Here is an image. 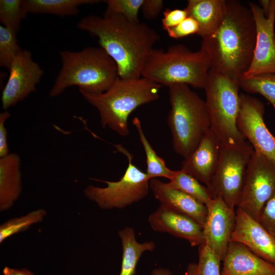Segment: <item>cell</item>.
I'll list each match as a JSON object with an SVG mask.
<instances>
[{
	"instance_id": "6da1fadb",
	"label": "cell",
	"mask_w": 275,
	"mask_h": 275,
	"mask_svg": "<svg viewBox=\"0 0 275 275\" xmlns=\"http://www.w3.org/2000/svg\"><path fill=\"white\" fill-rule=\"evenodd\" d=\"M77 26L98 38L99 46L115 62L118 76L123 79L141 77L144 66L159 39L146 23L133 22L106 10L103 16L82 18Z\"/></svg>"
},
{
	"instance_id": "7a4b0ae2",
	"label": "cell",
	"mask_w": 275,
	"mask_h": 275,
	"mask_svg": "<svg viewBox=\"0 0 275 275\" xmlns=\"http://www.w3.org/2000/svg\"><path fill=\"white\" fill-rule=\"evenodd\" d=\"M257 37L250 9L238 1L226 0L224 18L217 30L202 38L201 49L207 54L210 70L238 81L249 68Z\"/></svg>"
},
{
	"instance_id": "3957f363",
	"label": "cell",
	"mask_w": 275,
	"mask_h": 275,
	"mask_svg": "<svg viewBox=\"0 0 275 275\" xmlns=\"http://www.w3.org/2000/svg\"><path fill=\"white\" fill-rule=\"evenodd\" d=\"M62 67L49 91L55 97L67 88L76 86L79 92L98 94L107 91L118 77L114 60L101 47L80 51L61 50Z\"/></svg>"
},
{
	"instance_id": "277c9868",
	"label": "cell",
	"mask_w": 275,
	"mask_h": 275,
	"mask_svg": "<svg viewBox=\"0 0 275 275\" xmlns=\"http://www.w3.org/2000/svg\"><path fill=\"white\" fill-rule=\"evenodd\" d=\"M161 87L146 77L123 79L118 76L105 92L81 95L97 109L103 128L108 127L126 136L129 134L128 120L130 114L139 106L157 100Z\"/></svg>"
},
{
	"instance_id": "5b68a950",
	"label": "cell",
	"mask_w": 275,
	"mask_h": 275,
	"mask_svg": "<svg viewBox=\"0 0 275 275\" xmlns=\"http://www.w3.org/2000/svg\"><path fill=\"white\" fill-rule=\"evenodd\" d=\"M171 109L167 122L174 150L184 159L195 150L210 128L205 101L186 84L169 87Z\"/></svg>"
},
{
	"instance_id": "8992f818",
	"label": "cell",
	"mask_w": 275,
	"mask_h": 275,
	"mask_svg": "<svg viewBox=\"0 0 275 275\" xmlns=\"http://www.w3.org/2000/svg\"><path fill=\"white\" fill-rule=\"evenodd\" d=\"M210 70L207 53L202 49L192 51L182 44L170 46L164 51L154 49L147 60L142 76L168 87L186 84L204 89Z\"/></svg>"
},
{
	"instance_id": "52a82bcc",
	"label": "cell",
	"mask_w": 275,
	"mask_h": 275,
	"mask_svg": "<svg viewBox=\"0 0 275 275\" xmlns=\"http://www.w3.org/2000/svg\"><path fill=\"white\" fill-rule=\"evenodd\" d=\"M238 81L210 70L204 88L205 103L210 119V128L221 145H234L246 141L239 131L237 120L239 109Z\"/></svg>"
},
{
	"instance_id": "ba28073f",
	"label": "cell",
	"mask_w": 275,
	"mask_h": 275,
	"mask_svg": "<svg viewBox=\"0 0 275 275\" xmlns=\"http://www.w3.org/2000/svg\"><path fill=\"white\" fill-rule=\"evenodd\" d=\"M118 151L124 154L128 165L122 177L117 181L92 179L105 183L104 187L93 185L84 190L86 196L104 209H123L145 198L148 194L150 179L132 163L133 156L121 145H116Z\"/></svg>"
},
{
	"instance_id": "9c48e42d",
	"label": "cell",
	"mask_w": 275,
	"mask_h": 275,
	"mask_svg": "<svg viewBox=\"0 0 275 275\" xmlns=\"http://www.w3.org/2000/svg\"><path fill=\"white\" fill-rule=\"evenodd\" d=\"M254 151L246 141L237 145H221L218 163L207 186L212 198L221 197L230 208L237 207Z\"/></svg>"
},
{
	"instance_id": "30bf717a",
	"label": "cell",
	"mask_w": 275,
	"mask_h": 275,
	"mask_svg": "<svg viewBox=\"0 0 275 275\" xmlns=\"http://www.w3.org/2000/svg\"><path fill=\"white\" fill-rule=\"evenodd\" d=\"M275 191V163L254 151L248 164L237 206L259 221L261 211Z\"/></svg>"
},
{
	"instance_id": "8fae6325",
	"label": "cell",
	"mask_w": 275,
	"mask_h": 275,
	"mask_svg": "<svg viewBox=\"0 0 275 275\" xmlns=\"http://www.w3.org/2000/svg\"><path fill=\"white\" fill-rule=\"evenodd\" d=\"M265 106L259 99L240 93L239 109L237 120L238 129L254 150L275 163V136L266 127Z\"/></svg>"
},
{
	"instance_id": "7c38bea8",
	"label": "cell",
	"mask_w": 275,
	"mask_h": 275,
	"mask_svg": "<svg viewBox=\"0 0 275 275\" xmlns=\"http://www.w3.org/2000/svg\"><path fill=\"white\" fill-rule=\"evenodd\" d=\"M8 80L2 93V106L5 111L15 105L36 91L44 71L35 62L30 51L22 50L9 68Z\"/></svg>"
},
{
	"instance_id": "4fadbf2b",
	"label": "cell",
	"mask_w": 275,
	"mask_h": 275,
	"mask_svg": "<svg viewBox=\"0 0 275 275\" xmlns=\"http://www.w3.org/2000/svg\"><path fill=\"white\" fill-rule=\"evenodd\" d=\"M255 22L257 37L250 66L243 76L266 73H275V0L265 17L259 5L249 3Z\"/></svg>"
},
{
	"instance_id": "5bb4252c",
	"label": "cell",
	"mask_w": 275,
	"mask_h": 275,
	"mask_svg": "<svg viewBox=\"0 0 275 275\" xmlns=\"http://www.w3.org/2000/svg\"><path fill=\"white\" fill-rule=\"evenodd\" d=\"M207 216L203 227L204 244L221 261L226 254L236 224V212L221 197L206 205Z\"/></svg>"
},
{
	"instance_id": "9a60e30c",
	"label": "cell",
	"mask_w": 275,
	"mask_h": 275,
	"mask_svg": "<svg viewBox=\"0 0 275 275\" xmlns=\"http://www.w3.org/2000/svg\"><path fill=\"white\" fill-rule=\"evenodd\" d=\"M231 241L242 243L252 252L275 266V237L259 221L237 208Z\"/></svg>"
},
{
	"instance_id": "2e32d148",
	"label": "cell",
	"mask_w": 275,
	"mask_h": 275,
	"mask_svg": "<svg viewBox=\"0 0 275 275\" xmlns=\"http://www.w3.org/2000/svg\"><path fill=\"white\" fill-rule=\"evenodd\" d=\"M221 144L210 128L193 152L182 162L181 170L208 186L217 166Z\"/></svg>"
},
{
	"instance_id": "e0dca14e",
	"label": "cell",
	"mask_w": 275,
	"mask_h": 275,
	"mask_svg": "<svg viewBox=\"0 0 275 275\" xmlns=\"http://www.w3.org/2000/svg\"><path fill=\"white\" fill-rule=\"evenodd\" d=\"M148 221L154 231L184 239L192 246L204 243L203 227L188 216L160 205L150 214Z\"/></svg>"
},
{
	"instance_id": "ac0fdd59",
	"label": "cell",
	"mask_w": 275,
	"mask_h": 275,
	"mask_svg": "<svg viewBox=\"0 0 275 275\" xmlns=\"http://www.w3.org/2000/svg\"><path fill=\"white\" fill-rule=\"evenodd\" d=\"M149 187L160 206L188 216L203 227L207 216L205 205L157 178L150 180Z\"/></svg>"
},
{
	"instance_id": "d6986e66",
	"label": "cell",
	"mask_w": 275,
	"mask_h": 275,
	"mask_svg": "<svg viewBox=\"0 0 275 275\" xmlns=\"http://www.w3.org/2000/svg\"><path fill=\"white\" fill-rule=\"evenodd\" d=\"M221 275H275V266L241 243L230 241L223 260Z\"/></svg>"
},
{
	"instance_id": "ffe728a7",
	"label": "cell",
	"mask_w": 275,
	"mask_h": 275,
	"mask_svg": "<svg viewBox=\"0 0 275 275\" xmlns=\"http://www.w3.org/2000/svg\"><path fill=\"white\" fill-rule=\"evenodd\" d=\"M21 159L15 153L0 157V209L8 210L22 190Z\"/></svg>"
},
{
	"instance_id": "44dd1931",
	"label": "cell",
	"mask_w": 275,
	"mask_h": 275,
	"mask_svg": "<svg viewBox=\"0 0 275 275\" xmlns=\"http://www.w3.org/2000/svg\"><path fill=\"white\" fill-rule=\"evenodd\" d=\"M198 22V35L202 38L213 33L222 23L226 11V0H188L185 8Z\"/></svg>"
},
{
	"instance_id": "7402d4cb",
	"label": "cell",
	"mask_w": 275,
	"mask_h": 275,
	"mask_svg": "<svg viewBox=\"0 0 275 275\" xmlns=\"http://www.w3.org/2000/svg\"><path fill=\"white\" fill-rule=\"evenodd\" d=\"M122 247L121 270L119 275H134L138 262L142 254L153 251L155 244L152 241L139 242L134 230L126 227L118 232Z\"/></svg>"
},
{
	"instance_id": "603a6c76",
	"label": "cell",
	"mask_w": 275,
	"mask_h": 275,
	"mask_svg": "<svg viewBox=\"0 0 275 275\" xmlns=\"http://www.w3.org/2000/svg\"><path fill=\"white\" fill-rule=\"evenodd\" d=\"M100 2L98 0H23L22 6L28 14L64 16L77 15L80 6Z\"/></svg>"
},
{
	"instance_id": "cb8c5ba5",
	"label": "cell",
	"mask_w": 275,
	"mask_h": 275,
	"mask_svg": "<svg viewBox=\"0 0 275 275\" xmlns=\"http://www.w3.org/2000/svg\"><path fill=\"white\" fill-rule=\"evenodd\" d=\"M132 122L138 132L140 140L146 155L147 175L150 180L157 177H164L169 180H171L176 171L170 169L167 166L164 160L157 154L145 135L139 118H134Z\"/></svg>"
},
{
	"instance_id": "d4e9b609",
	"label": "cell",
	"mask_w": 275,
	"mask_h": 275,
	"mask_svg": "<svg viewBox=\"0 0 275 275\" xmlns=\"http://www.w3.org/2000/svg\"><path fill=\"white\" fill-rule=\"evenodd\" d=\"M167 183L170 187L184 192L206 206L213 199L207 186L181 169L176 171L174 177Z\"/></svg>"
},
{
	"instance_id": "484cf974",
	"label": "cell",
	"mask_w": 275,
	"mask_h": 275,
	"mask_svg": "<svg viewBox=\"0 0 275 275\" xmlns=\"http://www.w3.org/2000/svg\"><path fill=\"white\" fill-rule=\"evenodd\" d=\"M238 84L244 91L259 94L265 98L272 106L275 114V73L242 76L238 80Z\"/></svg>"
},
{
	"instance_id": "4316f807",
	"label": "cell",
	"mask_w": 275,
	"mask_h": 275,
	"mask_svg": "<svg viewBox=\"0 0 275 275\" xmlns=\"http://www.w3.org/2000/svg\"><path fill=\"white\" fill-rule=\"evenodd\" d=\"M198 261L189 263L184 275H221L220 259L204 243L198 249Z\"/></svg>"
},
{
	"instance_id": "83f0119b",
	"label": "cell",
	"mask_w": 275,
	"mask_h": 275,
	"mask_svg": "<svg viewBox=\"0 0 275 275\" xmlns=\"http://www.w3.org/2000/svg\"><path fill=\"white\" fill-rule=\"evenodd\" d=\"M22 1H0V22L15 34L19 30L21 20L28 14L23 7Z\"/></svg>"
},
{
	"instance_id": "f1b7e54d",
	"label": "cell",
	"mask_w": 275,
	"mask_h": 275,
	"mask_svg": "<svg viewBox=\"0 0 275 275\" xmlns=\"http://www.w3.org/2000/svg\"><path fill=\"white\" fill-rule=\"evenodd\" d=\"M46 214L44 210L39 209L24 216L8 221L0 227V242L2 243L13 235L25 231L32 225L41 222Z\"/></svg>"
},
{
	"instance_id": "f546056e",
	"label": "cell",
	"mask_w": 275,
	"mask_h": 275,
	"mask_svg": "<svg viewBox=\"0 0 275 275\" xmlns=\"http://www.w3.org/2000/svg\"><path fill=\"white\" fill-rule=\"evenodd\" d=\"M22 50L16 34L3 25L0 26V66L9 69L16 56Z\"/></svg>"
},
{
	"instance_id": "4dcf8cb0",
	"label": "cell",
	"mask_w": 275,
	"mask_h": 275,
	"mask_svg": "<svg viewBox=\"0 0 275 275\" xmlns=\"http://www.w3.org/2000/svg\"><path fill=\"white\" fill-rule=\"evenodd\" d=\"M144 0H106V11L121 14L129 20L140 22L138 14Z\"/></svg>"
},
{
	"instance_id": "1f68e13d",
	"label": "cell",
	"mask_w": 275,
	"mask_h": 275,
	"mask_svg": "<svg viewBox=\"0 0 275 275\" xmlns=\"http://www.w3.org/2000/svg\"><path fill=\"white\" fill-rule=\"evenodd\" d=\"M199 31L198 22L190 16H188L177 26L166 30L169 36L174 39H180L195 34L198 35Z\"/></svg>"
},
{
	"instance_id": "d6a6232c",
	"label": "cell",
	"mask_w": 275,
	"mask_h": 275,
	"mask_svg": "<svg viewBox=\"0 0 275 275\" xmlns=\"http://www.w3.org/2000/svg\"><path fill=\"white\" fill-rule=\"evenodd\" d=\"M259 222L275 237V191L264 205Z\"/></svg>"
},
{
	"instance_id": "836d02e7",
	"label": "cell",
	"mask_w": 275,
	"mask_h": 275,
	"mask_svg": "<svg viewBox=\"0 0 275 275\" xmlns=\"http://www.w3.org/2000/svg\"><path fill=\"white\" fill-rule=\"evenodd\" d=\"M163 18L161 20L162 27L166 31L170 28L177 26L183 21L188 16L185 9H167L163 12Z\"/></svg>"
},
{
	"instance_id": "e575fe53",
	"label": "cell",
	"mask_w": 275,
	"mask_h": 275,
	"mask_svg": "<svg viewBox=\"0 0 275 275\" xmlns=\"http://www.w3.org/2000/svg\"><path fill=\"white\" fill-rule=\"evenodd\" d=\"M163 7V1L162 0H144L141 9L146 19L152 20L159 15Z\"/></svg>"
},
{
	"instance_id": "d590c367",
	"label": "cell",
	"mask_w": 275,
	"mask_h": 275,
	"mask_svg": "<svg viewBox=\"0 0 275 275\" xmlns=\"http://www.w3.org/2000/svg\"><path fill=\"white\" fill-rule=\"evenodd\" d=\"M10 116L11 114L8 111L0 113V157L10 153L8 144V131L5 124Z\"/></svg>"
},
{
	"instance_id": "8d00e7d4",
	"label": "cell",
	"mask_w": 275,
	"mask_h": 275,
	"mask_svg": "<svg viewBox=\"0 0 275 275\" xmlns=\"http://www.w3.org/2000/svg\"><path fill=\"white\" fill-rule=\"evenodd\" d=\"M4 275H34L26 268L16 269L5 266L3 270Z\"/></svg>"
},
{
	"instance_id": "74e56055",
	"label": "cell",
	"mask_w": 275,
	"mask_h": 275,
	"mask_svg": "<svg viewBox=\"0 0 275 275\" xmlns=\"http://www.w3.org/2000/svg\"><path fill=\"white\" fill-rule=\"evenodd\" d=\"M259 6L262 10L265 17L268 16L271 6L272 0H260L259 1Z\"/></svg>"
},
{
	"instance_id": "f35d334b",
	"label": "cell",
	"mask_w": 275,
	"mask_h": 275,
	"mask_svg": "<svg viewBox=\"0 0 275 275\" xmlns=\"http://www.w3.org/2000/svg\"><path fill=\"white\" fill-rule=\"evenodd\" d=\"M150 275H173L171 270L166 267H158L152 270Z\"/></svg>"
},
{
	"instance_id": "ab89813d",
	"label": "cell",
	"mask_w": 275,
	"mask_h": 275,
	"mask_svg": "<svg viewBox=\"0 0 275 275\" xmlns=\"http://www.w3.org/2000/svg\"><path fill=\"white\" fill-rule=\"evenodd\" d=\"M274 33H275V28H274Z\"/></svg>"
}]
</instances>
